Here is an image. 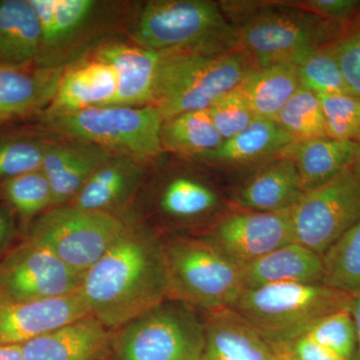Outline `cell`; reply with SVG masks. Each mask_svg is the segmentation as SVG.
I'll return each mask as SVG.
<instances>
[{"mask_svg":"<svg viewBox=\"0 0 360 360\" xmlns=\"http://www.w3.org/2000/svg\"><path fill=\"white\" fill-rule=\"evenodd\" d=\"M79 291L90 314L113 331L167 300L160 234L130 222L115 245L82 274Z\"/></svg>","mask_w":360,"mask_h":360,"instance_id":"6da1fadb","label":"cell"},{"mask_svg":"<svg viewBox=\"0 0 360 360\" xmlns=\"http://www.w3.org/2000/svg\"><path fill=\"white\" fill-rule=\"evenodd\" d=\"M252 68L239 51L161 53L151 105L160 110L163 122L187 111L208 110L236 89Z\"/></svg>","mask_w":360,"mask_h":360,"instance_id":"7a4b0ae2","label":"cell"},{"mask_svg":"<svg viewBox=\"0 0 360 360\" xmlns=\"http://www.w3.org/2000/svg\"><path fill=\"white\" fill-rule=\"evenodd\" d=\"M352 295L323 283L270 284L243 290L229 309L281 352L307 335L321 319L350 307Z\"/></svg>","mask_w":360,"mask_h":360,"instance_id":"3957f363","label":"cell"},{"mask_svg":"<svg viewBox=\"0 0 360 360\" xmlns=\"http://www.w3.org/2000/svg\"><path fill=\"white\" fill-rule=\"evenodd\" d=\"M168 297L200 312L233 304L243 290V266L200 236L162 238Z\"/></svg>","mask_w":360,"mask_h":360,"instance_id":"277c9868","label":"cell"},{"mask_svg":"<svg viewBox=\"0 0 360 360\" xmlns=\"http://www.w3.org/2000/svg\"><path fill=\"white\" fill-rule=\"evenodd\" d=\"M338 27L307 9L262 7L251 11L236 30V45L255 68L298 65L310 52L331 44Z\"/></svg>","mask_w":360,"mask_h":360,"instance_id":"5b68a950","label":"cell"},{"mask_svg":"<svg viewBox=\"0 0 360 360\" xmlns=\"http://www.w3.org/2000/svg\"><path fill=\"white\" fill-rule=\"evenodd\" d=\"M134 37L139 46L167 53L231 51L236 32L217 4L207 0L149 1L139 15Z\"/></svg>","mask_w":360,"mask_h":360,"instance_id":"8992f818","label":"cell"},{"mask_svg":"<svg viewBox=\"0 0 360 360\" xmlns=\"http://www.w3.org/2000/svg\"><path fill=\"white\" fill-rule=\"evenodd\" d=\"M205 343L200 310L167 298L113 331L110 360H201Z\"/></svg>","mask_w":360,"mask_h":360,"instance_id":"52a82bcc","label":"cell"},{"mask_svg":"<svg viewBox=\"0 0 360 360\" xmlns=\"http://www.w3.org/2000/svg\"><path fill=\"white\" fill-rule=\"evenodd\" d=\"M44 122L58 134L139 161L153 158L162 149L163 118L153 105L96 106L44 117Z\"/></svg>","mask_w":360,"mask_h":360,"instance_id":"ba28073f","label":"cell"},{"mask_svg":"<svg viewBox=\"0 0 360 360\" xmlns=\"http://www.w3.org/2000/svg\"><path fill=\"white\" fill-rule=\"evenodd\" d=\"M130 220L72 205L54 206L30 224L26 238L49 248L70 269L84 274L115 245Z\"/></svg>","mask_w":360,"mask_h":360,"instance_id":"9c48e42d","label":"cell"},{"mask_svg":"<svg viewBox=\"0 0 360 360\" xmlns=\"http://www.w3.org/2000/svg\"><path fill=\"white\" fill-rule=\"evenodd\" d=\"M295 243L323 257L360 219V179L352 167L303 193L290 210Z\"/></svg>","mask_w":360,"mask_h":360,"instance_id":"30bf717a","label":"cell"},{"mask_svg":"<svg viewBox=\"0 0 360 360\" xmlns=\"http://www.w3.org/2000/svg\"><path fill=\"white\" fill-rule=\"evenodd\" d=\"M82 274L30 238L0 258V303L58 297L77 292Z\"/></svg>","mask_w":360,"mask_h":360,"instance_id":"8fae6325","label":"cell"},{"mask_svg":"<svg viewBox=\"0 0 360 360\" xmlns=\"http://www.w3.org/2000/svg\"><path fill=\"white\" fill-rule=\"evenodd\" d=\"M200 236L243 267L295 243L290 210L232 212L213 222Z\"/></svg>","mask_w":360,"mask_h":360,"instance_id":"7c38bea8","label":"cell"},{"mask_svg":"<svg viewBox=\"0 0 360 360\" xmlns=\"http://www.w3.org/2000/svg\"><path fill=\"white\" fill-rule=\"evenodd\" d=\"M89 314L79 290L58 297L0 303V343L21 345Z\"/></svg>","mask_w":360,"mask_h":360,"instance_id":"4fadbf2b","label":"cell"},{"mask_svg":"<svg viewBox=\"0 0 360 360\" xmlns=\"http://www.w3.org/2000/svg\"><path fill=\"white\" fill-rule=\"evenodd\" d=\"M201 314L205 329L201 360H283L257 329L229 307Z\"/></svg>","mask_w":360,"mask_h":360,"instance_id":"5bb4252c","label":"cell"},{"mask_svg":"<svg viewBox=\"0 0 360 360\" xmlns=\"http://www.w3.org/2000/svg\"><path fill=\"white\" fill-rule=\"evenodd\" d=\"M113 330L86 315L21 345L25 360H103L110 354Z\"/></svg>","mask_w":360,"mask_h":360,"instance_id":"9a60e30c","label":"cell"},{"mask_svg":"<svg viewBox=\"0 0 360 360\" xmlns=\"http://www.w3.org/2000/svg\"><path fill=\"white\" fill-rule=\"evenodd\" d=\"M117 91L115 70L94 56L63 71L58 91L44 117L112 105Z\"/></svg>","mask_w":360,"mask_h":360,"instance_id":"2e32d148","label":"cell"},{"mask_svg":"<svg viewBox=\"0 0 360 360\" xmlns=\"http://www.w3.org/2000/svg\"><path fill=\"white\" fill-rule=\"evenodd\" d=\"M63 68L0 65V122L30 115L53 101Z\"/></svg>","mask_w":360,"mask_h":360,"instance_id":"e0dca14e","label":"cell"},{"mask_svg":"<svg viewBox=\"0 0 360 360\" xmlns=\"http://www.w3.org/2000/svg\"><path fill=\"white\" fill-rule=\"evenodd\" d=\"M112 155L96 144L49 141L41 170L51 184L54 206L75 200L97 167Z\"/></svg>","mask_w":360,"mask_h":360,"instance_id":"ac0fdd59","label":"cell"},{"mask_svg":"<svg viewBox=\"0 0 360 360\" xmlns=\"http://www.w3.org/2000/svg\"><path fill=\"white\" fill-rule=\"evenodd\" d=\"M96 58L105 61L115 70L117 91L112 105L153 104L160 52L139 45L110 44L97 51Z\"/></svg>","mask_w":360,"mask_h":360,"instance_id":"d6986e66","label":"cell"},{"mask_svg":"<svg viewBox=\"0 0 360 360\" xmlns=\"http://www.w3.org/2000/svg\"><path fill=\"white\" fill-rule=\"evenodd\" d=\"M303 189L295 161L281 155L265 163L240 188L233 201L241 210L278 212L290 210Z\"/></svg>","mask_w":360,"mask_h":360,"instance_id":"ffe728a7","label":"cell"},{"mask_svg":"<svg viewBox=\"0 0 360 360\" xmlns=\"http://www.w3.org/2000/svg\"><path fill=\"white\" fill-rule=\"evenodd\" d=\"M139 162L129 156L111 155L97 167L70 205L118 214L116 212L129 202L141 186L143 169Z\"/></svg>","mask_w":360,"mask_h":360,"instance_id":"44dd1931","label":"cell"},{"mask_svg":"<svg viewBox=\"0 0 360 360\" xmlns=\"http://www.w3.org/2000/svg\"><path fill=\"white\" fill-rule=\"evenodd\" d=\"M243 290L270 284L323 283V257L292 243L243 267Z\"/></svg>","mask_w":360,"mask_h":360,"instance_id":"7402d4cb","label":"cell"},{"mask_svg":"<svg viewBox=\"0 0 360 360\" xmlns=\"http://www.w3.org/2000/svg\"><path fill=\"white\" fill-rule=\"evenodd\" d=\"M41 32L30 0H0V65L39 66Z\"/></svg>","mask_w":360,"mask_h":360,"instance_id":"603a6c76","label":"cell"},{"mask_svg":"<svg viewBox=\"0 0 360 360\" xmlns=\"http://www.w3.org/2000/svg\"><path fill=\"white\" fill-rule=\"evenodd\" d=\"M355 141L319 137L295 141L283 153L295 161L303 193L326 184L352 167L356 153Z\"/></svg>","mask_w":360,"mask_h":360,"instance_id":"cb8c5ba5","label":"cell"},{"mask_svg":"<svg viewBox=\"0 0 360 360\" xmlns=\"http://www.w3.org/2000/svg\"><path fill=\"white\" fill-rule=\"evenodd\" d=\"M238 89L245 97L257 120H274L300 89L295 65L252 68Z\"/></svg>","mask_w":360,"mask_h":360,"instance_id":"d4e9b609","label":"cell"},{"mask_svg":"<svg viewBox=\"0 0 360 360\" xmlns=\"http://www.w3.org/2000/svg\"><path fill=\"white\" fill-rule=\"evenodd\" d=\"M295 141L274 120H255L201 160L224 165H248L281 155Z\"/></svg>","mask_w":360,"mask_h":360,"instance_id":"484cf974","label":"cell"},{"mask_svg":"<svg viewBox=\"0 0 360 360\" xmlns=\"http://www.w3.org/2000/svg\"><path fill=\"white\" fill-rule=\"evenodd\" d=\"M41 32L42 66L47 54L79 32L96 8L92 0H30Z\"/></svg>","mask_w":360,"mask_h":360,"instance_id":"4316f807","label":"cell"},{"mask_svg":"<svg viewBox=\"0 0 360 360\" xmlns=\"http://www.w3.org/2000/svg\"><path fill=\"white\" fill-rule=\"evenodd\" d=\"M219 205V194L212 187L189 176L168 180L161 187L156 200L160 214L180 224H191L205 219Z\"/></svg>","mask_w":360,"mask_h":360,"instance_id":"83f0119b","label":"cell"},{"mask_svg":"<svg viewBox=\"0 0 360 360\" xmlns=\"http://www.w3.org/2000/svg\"><path fill=\"white\" fill-rule=\"evenodd\" d=\"M224 142L207 110L187 111L165 120L161 146L172 153L205 158Z\"/></svg>","mask_w":360,"mask_h":360,"instance_id":"f1b7e54d","label":"cell"},{"mask_svg":"<svg viewBox=\"0 0 360 360\" xmlns=\"http://www.w3.org/2000/svg\"><path fill=\"white\" fill-rule=\"evenodd\" d=\"M323 284L348 295L360 291V219L323 255Z\"/></svg>","mask_w":360,"mask_h":360,"instance_id":"f546056e","label":"cell"},{"mask_svg":"<svg viewBox=\"0 0 360 360\" xmlns=\"http://www.w3.org/2000/svg\"><path fill=\"white\" fill-rule=\"evenodd\" d=\"M0 198L26 224L54 207L51 184L41 169L0 182Z\"/></svg>","mask_w":360,"mask_h":360,"instance_id":"4dcf8cb0","label":"cell"},{"mask_svg":"<svg viewBox=\"0 0 360 360\" xmlns=\"http://www.w3.org/2000/svg\"><path fill=\"white\" fill-rule=\"evenodd\" d=\"M276 122L295 141L328 136L319 96L303 87L296 90L277 115Z\"/></svg>","mask_w":360,"mask_h":360,"instance_id":"1f68e13d","label":"cell"},{"mask_svg":"<svg viewBox=\"0 0 360 360\" xmlns=\"http://www.w3.org/2000/svg\"><path fill=\"white\" fill-rule=\"evenodd\" d=\"M297 68L300 86L316 96L350 94L338 58L329 44L310 52L298 63Z\"/></svg>","mask_w":360,"mask_h":360,"instance_id":"d6a6232c","label":"cell"},{"mask_svg":"<svg viewBox=\"0 0 360 360\" xmlns=\"http://www.w3.org/2000/svg\"><path fill=\"white\" fill-rule=\"evenodd\" d=\"M49 144L30 134L0 135V182L41 169Z\"/></svg>","mask_w":360,"mask_h":360,"instance_id":"836d02e7","label":"cell"},{"mask_svg":"<svg viewBox=\"0 0 360 360\" xmlns=\"http://www.w3.org/2000/svg\"><path fill=\"white\" fill-rule=\"evenodd\" d=\"M307 336L345 360H354L356 328L350 307L326 315Z\"/></svg>","mask_w":360,"mask_h":360,"instance_id":"e575fe53","label":"cell"},{"mask_svg":"<svg viewBox=\"0 0 360 360\" xmlns=\"http://www.w3.org/2000/svg\"><path fill=\"white\" fill-rule=\"evenodd\" d=\"M317 96L328 136L338 141H355L360 134V97L350 94Z\"/></svg>","mask_w":360,"mask_h":360,"instance_id":"d590c367","label":"cell"},{"mask_svg":"<svg viewBox=\"0 0 360 360\" xmlns=\"http://www.w3.org/2000/svg\"><path fill=\"white\" fill-rule=\"evenodd\" d=\"M329 45L338 58L348 91L360 97V13L340 25L335 40Z\"/></svg>","mask_w":360,"mask_h":360,"instance_id":"8d00e7d4","label":"cell"},{"mask_svg":"<svg viewBox=\"0 0 360 360\" xmlns=\"http://www.w3.org/2000/svg\"><path fill=\"white\" fill-rule=\"evenodd\" d=\"M207 110L224 141L238 134L257 120L238 87L217 98Z\"/></svg>","mask_w":360,"mask_h":360,"instance_id":"74e56055","label":"cell"},{"mask_svg":"<svg viewBox=\"0 0 360 360\" xmlns=\"http://www.w3.org/2000/svg\"><path fill=\"white\" fill-rule=\"evenodd\" d=\"M303 7L321 18L343 25L360 13L359 0H310Z\"/></svg>","mask_w":360,"mask_h":360,"instance_id":"f35d334b","label":"cell"},{"mask_svg":"<svg viewBox=\"0 0 360 360\" xmlns=\"http://www.w3.org/2000/svg\"><path fill=\"white\" fill-rule=\"evenodd\" d=\"M288 360H345L304 335L279 352Z\"/></svg>","mask_w":360,"mask_h":360,"instance_id":"ab89813d","label":"cell"},{"mask_svg":"<svg viewBox=\"0 0 360 360\" xmlns=\"http://www.w3.org/2000/svg\"><path fill=\"white\" fill-rule=\"evenodd\" d=\"M15 232V221L11 208L0 205V258L11 250Z\"/></svg>","mask_w":360,"mask_h":360,"instance_id":"60d3db41","label":"cell"},{"mask_svg":"<svg viewBox=\"0 0 360 360\" xmlns=\"http://www.w3.org/2000/svg\"><path fill=\"white\" fill-rule=\"evenodd\" d=\"M350 310L354 315L355 328H356V352L354 360H360V291L352 295Z\"/></svg>","mask_w":360,"mask_h":360,"instance_id":"b9f144b4","label":"cell"},{"mask_svg":"<svg viewBox=\"0 0 360 360\" xmlns=\"http://www.w3.org/2000/svg\"><path fill=\"white\" fill-rule=\"evenodd\" d=\"M0 360H25L21 345L0 343Z\"/></svg>","mask_w":360,"mask_h":360,"instance_id":"7bdbcfd3","label":"cell"},{"mask_svg":"<svg viewBox=\"0 0 360 360\" xmlns=\"http://www.w3.org/2000/svg\"><path fill=\"white\" fill-rule=\"evenodd\" d=\"M355 141H356L357 148L354 160L352 161V168L360 179V134L357 136V139H355Z\"/></svg>","mask_w":360,"mask_h":360,"instance_id":"ee69618b","label":"cell"},{"mask_svg":"<svg viewBox=\"0 0 360 360\" xmlns=\"http://www.w3.org/2000/svg\"><path fill=\"white\" fill-rule=\"evenodd\" d=\"M281 359H283V357H281ZM283 360H288V359H283Z\"/></svg>","mask_w":360,"mask_h":360,"instance_id":"f6af8a7d","label":"cell"}]
</instances>
